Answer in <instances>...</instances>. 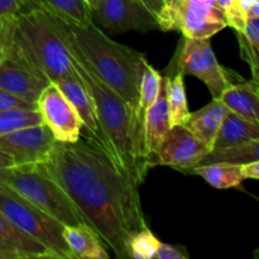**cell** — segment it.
<instances>
[{"mask_svg":"<svg viewBox=\"0 0 259 259\" xmlns=\"http://www.w3.org/2000/svg\"><path fill=\"white\" fill-rule=\"evenodd\" d=\"M38 168L60 185L85 224L115 257L129 259V240L148 229L139 185L114 162L101 144L90 139L56 142Z\"/></svg>","mask_w":259,"mask_h":259,"instance_id":"6da1fadb","label":"cell"},{"mask_svg":"<svg viewBox=\"0 0 259 259\" xmlns=\"http://www.w3.org/2000/svg\"><path fill=\"white\" fill-rule=\"evenodd\" d=\"M46 14L71 56L136 109L146 56L111 39L94 20L80 24Z\"/></svg>","mask_w":259,"mask_h":259,"instance_id":"7a4b0ae2","label":"cell"},{"mask_svg":"<svg viewBox=\"0 0 259 259\" xmlns=\"http://www.w3.org/2000/svg\"><path fill=\"white\" fill-rule=\"evenodd\" d=\"M9 58L48 83L75 72L70 51L39 8L30 7L14 17Z\"/></svg>","mask_w":259,"mask_h":259,"instance_id":"3957f363","label":"cell"},{"mask_svg":"<svg viewBox=\"0 0 259 259\" xmlns=\"http://www.w3.org/2000/svg\"><path fill=\"white\" fill-rule=\"evenodd\" d=\"M72 63L93 98L100 126L101 144L114 162L141 185L144 177L139 171L134 143V109L73 57Z\"/></svg>","mask_w":259,"mask_h":259,"instance_id":"277c9868","label":"cell"},{"mask_svg":"<svg viewBox=\"0 0 259 259\" xmlns=\"http://www.w3.org/2000/svg\"><path fill=\"white\" fill-rule=\"evenodd\" d=\"M0 185L10 187L65 227L86 225L60 185L40 171L37 164H22L0 169Z\"/></svg>","mask_w":259,"mask_h":259,"instance_id":"5b68a950","label":"cell"},{"mask_svg":"<svg viewBox=\"0 0 259 259\" xmlns=\"http://www.w3.org/2000/svg\"><path fill=\"white\" fill-rule=\"evenodd\" d=\"M0 211L19 229L46 245L57 259H73L63 238L65 225L4 185H0Z\"/></svg>","mask_w":259,"mask_h":259,"instance_id":"8992f818","label":"cell"},{"mask_svg":"<svg viewBox=\"0 0 259 259\" xmlns=\"http://www.w3.org/2000/svg\"><path fill=\"white\" fill-rule=\"evenodd\" d=\"M157 23L161 30H180L185 38H211L228 27L215 0H167Z\"/></svg>","mask_w":259,"mask_h":259,"instance_id":"52a82bcc","label":"cell"},{"mask_svg":"<svg viewBox=\"0 0 259 259\" xmlns=\"http://www.w3.org/2000/svg\"><path fill=\"white\" fill-rule=\"evenodd\" d=\"M177 67L184 73L201 80L209 89L212 99H219L223 91L233 83L229 71L218 61L210 38H185Z\"/></svg>","mask_w":259,"mask_h":259,"instance_id":"ba28073f","label":"cell"},{"mask_svg":"<svg viewBox=\"0 0 259 259\" xmlns=\"http://www.w3.org/2000/svg\"><path fill=\"white\" fill-rule=\"evenodd\" d=\"M35 109L56 142L73 143L81 138L82 120L56 83H48L43 89L35 101Z\"/></svg>","mask_w":259,"mask_h":259,"instance_id":"9c48e42d","label":"cell"},{"mask_svg":"<svg viewBox=\"0 0 259 259\" xmlns=\"http://www.w3.org/2000/svg\"><path fill=\"white\" fill-rule=\"evenodd\" d=\"M93 20L114 33L159 29L156 18L137 0H96Z\"/></svg>","mask_w":259,"mask_h":259,"instance_id":"30bf717a","label":"cell"},{"mask_svg":"<svg viewBox=\"0 0 259 259\" xmlns=\"http://www.w3.org/2000/svg\"><path fill=\"white\" fill-rule=\"evenodd\" d=\"M210 152V147L200 141L185 125H174L167 131L158 147L154 166H169L191 172Z\"/></svg>","mask_w":259,"mask_h":259,"instance_id":"8fae6325","label":"cell"},{"mask_svg":"<svg viewBox=\"0 0 259 259\" xmlns=\"http://www.w3.org/2000/svg\"><path fill=\"white\" fill-rule=\"evenodd\" d=\"M56 143L45 124L25 126L0 136V151L12 157L14 166L46 161Z\"/></svg>","mask_w":259,"mask_h":259,"instance_id":"7c38bea8","label":"cell"},{"mask_svg":"<svg viewBox=\"0 0 259 259\" xmlns=\"http://www.w3.org/2000/svg\"><path fill=\"white\" fill-rule=\"evenodd\" d=\"M162 81H163V77H162L161 72L157 71L147 61L144 63L141 82H139L138 104L134 109V143H136L139 171L143 177H146L147 171L149 168L146 153H144V120H146L148 109L153 105L156 99L158 98Z\"/></svg>","mask_w":259,"mask_h":259,"instance_id":"4fadbf2b","label":"cell"},{"mask_svg":"<svg viewBox=\"0 0 259 259\" xmlns=\"http://www.w3.org/2000/svg\"><path fill=\"white\" fill-rule=\"evenodd\" d=\"M56 85L58 86V89L62 91L63 95L72 104L73 108L80 115L81 120H82L81 133L85 134V138L101 144L100 126H99L98 116H96L95 105H94L93 98L86 89L85 83L81 80L77 71L75 70L72 75H68L58 80Z\"/></svg>","mask_w":259,"mask_h":259,"instance_id":"5bb4252c","label":"cell"},{"mask_svg":"<svg viewBox=\"0 0 259 259\" xmlns=\"http://www.w3.org/2000/svg\"><path fill=\"white\" fill-rule=\"evenodd\" d=\"M56 258L46 245L13 224L0 211V259Z\"/></svg>","mask_w":259,"mask_h":259,"instance_id":"9a60e30c","label":"cell"},{"mask_svg":"<svg viewBox=\"0 0 259 259\" xmlns=\"http://www.w3.org/2000/svg\"><path fill=\"white\" fill-rule=\"evenodd\" d=\"M47 85V81L13 58L8 57L0 63V89L32 105H35L38 96Z\"/></svg>","mask_w":259,"mask_h":259,"instance_id":"2e32d148","label":"cell"},{"mask_svg":"<svg viewBox=\"0 0 259 259\" xmlns=\"http://www.w3.org/2000/svg\"><path fill=\"white\" fill-rule=\"evenodd\" d=\"M169 128L171 124H169L168 104H167L164 82L162 81L158 98L148 109L144 120V153H146L148 167L154 166V157L164 134Z\"/></svg>","mask_w":259,"mask_h":259,"instance_id":"e0dca14e","label":"cell"},{"mask_svg":"<svg viewBox=\"0 0 259 259\" xmlns=\"http://www.w3.org/2000/svg\"><path fill=\"white\" fill-rule=\"evenodd\" d=\"M219 100L229 111L259 125L258 81L240 80V82H233L223 91Z\"/></svg>","mask_w":259,"mask_h":259,"instance_id":"ac0fdd59","label":"cell"},{"mask_svg":"<svg viewBox=\"0 0 259 259\" xmlns=\"http://www.w3.org/2000/svg\"><path fill=\"white\" fill-rule=\"evenodd\" d=\"M228 113H229V109L219 99H212L211 103H209L202 109L195 113H190L185 126L200 141L207 144L211 151L215 137Z\"/></svg>","mask_w":259,"mask_h":259,"instance_id":"d6986e66","label":"cell"},{"mask_svg":"<svg viewBox=\"0 0 259 259\" xmlns=\"http://www.w3.org/2000/svg\"><path fill=\"white\" fill-rule=\"evenodd\" d=\"M63 238L73 259H109L104 243L86 225L65 227Z\"/></svg>","mask_w":259,"mask_h":259,"instance_id":"ffe728a7","label":"cell"},{"mask_svg":"<svg viewBox=\"0 0 259 259\" xmlns=\"http://www.w3.org/2000/svg\"><path fill=\"white\" fill-rule=\"evenodd\" d=\"M254 139H259L258 124L252 123L243 116L229 111L220 125L211 149L239 146Z\"/></svg>","mask_w":259,"mask_h":259,"instance_id":"44dd1931","label":"cell"},{"mask_svg":"<svg viewBox=\"0 0 259 259\" xmlns=\"http://www.w3.org/2000/svg\"><path fill=\"white\" fill-rule=\"evenodd\" d=\"M184 75L185 73L177 67L175 76H166V77H163L171 126L185 125V123H186L190 116L186 90H185Z\"/></svg>","mask_w":259,"mask_h":259,"instance_id":"7402d4cb","label":"cell"},{"mask_svg":"<svg viewBox=\"0 0 259 259\" xmlns=\"http://www.w3.org/2000/svg\"><path fill=\"white\" fill-rule=\"evenodd\" d=\"M192 174L201 176L214 189L227 190L238 187L244 181L242 175V164L232 163H210L195 167Z\"/></svg>","mask_w":259,"mask_h":259,"instance_id":"603a6c76","label":"cell"},{"mask_svg":"<svg viewBox=\"0 0 259 259\" xmlns=\"http://www.w3.org/2000/svg\"><path fill=\"white\" fill-rule=\"evenodd\" d=\"M28 3L29 7L39 8L71 22L80 24L93 22V13L85 0H28Z\"/></svg>","mask_w":259,"mask_h":259,"instance_id":"cb8c5ba5","label":"cell"},{"mask_svg":"<svg viewBox=\"0 0 259 259\" xmlns=\"http://www.w3.org/2000/svg\"><path fill=\"white\" fill-rule=\"evenodd\" d=\"M259 161V139L239 144V146L227 147V148L211 149L196 167L210 163H232L244 164L249 162Z\"/></svg>","mask_w":259,"mask_h":259,"instance_id":"d4e9b609","label":"cell"},{"mask_svg":"<svg viewBox=\"0 0 259 259\" xmlns=\"http://www.w3.org/2000/svg\"><path fill=\"white\" fill-rule=\"evenodd\" d=\"M38 124L43 123L37 109L13 108L0 111V136Z\"/></svg>","mask_w":259,"mask_h":259,"instance_id":"484cf974","label":"cell"},{"mask_svg":"<svg viewBox=\"0 0 259 259\" xmlns=\"http://www.w3.org/2000/svg\"><path fill=\"white\" fill-rule=\"evenodd\" d=\"M159 242L153 233L148 229L136 233L129 240V253L134 259H154Z\"/></svg>","mask_w":259,"mask_h":259,"instance_id":"4316f807","label":"cell"},{"mask_svg":"<svg viewBox=\"0 0 259 259\" xmlns=\"http://www.w3.org/2000/svg\"><path fill=\"white\" fill-rule=\"evenodd\" d=\"M238 40H239V47H240V56L243 60L249 65L252 68L253 72V80L258 81V57H259V50L254 48L252 43L248 40L243 32H237Z\"/></svg>","mask_w":259,"mask_h":259,"instance_id":"83f0119b","label":"cell"},{"mask_svg":"<svg viewBox=\"0 0 259 259\" xmlns=\"http://www.w3.org/2000/svg\"><path fill=\"white\" fill-rule=\"evenodd\" d=\"M14 17H0V63L9 57Z\"/></svg>","mask_w":259,"mask_h":259,"instance_id":"f1b7e54d","label":"cell"},{"mask_svg":"<svg viewBox=\"0 0 259 259\" xmlns=\"http://www.w3.org/2000/svg\"><path fill=\"white\" fill-rule=\"evenodd\" d=\"M189 253L186 252L184 247H177V245L163 244L161 243L157 249L154 259H187Z\"/></svg>","mask_w":259,"mask_h":259,"instance_id":"f546056e","label":"cell"},{"mask_svg":"<svg viewBox=\"0 0 259 259\" xmlns=\"http://www.w3.org/2000/svg\"><path fill=\"white\" fill-rule=\"evenodd\" d=\"M28 8V0H0V17H15Z\"/></svg>","mask_w":259,"mask_h":259,"instance_id":"4dcf8cb0","label":"cell"},{"mask_svg":"<svg viewBox=\"0 0 259 259\" xmlns=\"http://www.w3.org/2000/svg\"><path fill=\"white\" fill-rule=\"evenodd\" d=\"M13 108L35 109V105H32V104L27 103V101L18 98V96L7 93V91L0 89V111L7 110V109H13Z\"/></svg>","mask_w":259,"mask_h":259,"instance_id":"1f68e13d","label":"cell"},{"mask_svg":"<svg viewBox=\"0 0 259 259\" xmlns=\"http://www.w3.org/2000/svg\"><path fill=\"white\" fill-rule=\"evenodd\" d=\"M137 2H138L147 12L151 13L157 20V18L159 17L161 12L163 10L167 0H137Z\"/></svg>","mask_w":259,"mask_h":259,"instance_id":"d6a6232c","label":"cell"},{"mask_svg":"<svg viewBox=\"0 0 259 259\" xmlns=\"http://www.w3.org/2000/svg\"><path fill=\"white\" fill-rule=\"evenodd\" d=\"M242 175L245 179L258 180L259 179V161L249 162L242 164Z\"/></svg>","mask_w":259,"mask_h":259,"instance_id":"836d02e7","label":"cell"},{"mask_svg":"<svg viewBox=\"0 0 259 259\" xmlns=\"http://www.w3.org/2000/svg\"><path fill=\"white\" fill-rule=\"evenodd\" d=\"M245 18L247 19H254V18H259V0H255L252 4V7L248 9L245 13Z\"/></svg>","mask_w":259,"mask_h":259,"instance_id":"e575fe53","label":"cell"},{"mask_svg":"<svg viewBox=\"0 0 259 259\" xmlns=\"http://www.w3.org/2000/svg\"><path fill=\"white\" fill-rule=\"evenodd\" d=\"M14 166V161L12 159V157L8 156L7 153L0 151V169L7 168V167Z\"/></svg>","mask_w":259,"mask_h":259,"instance_id":"d590c367","label":"cell"},{"mask_svg":"<svg viewBox=\"0 0 259 259\" xmlns=\"http://www.w3.org/2000/svg\"><path fill=\"white\" fill-rule=\"evenodd\" d=\"M215 2H217L218 7H219L223 12L227 13V10L232 7V4L234 0H215Z\"/></svg>","mask_w":259,"mask_h":259,"instance_id":"8d00e7d4","label":"cell"},{"mask_svg":"<svg viewBox=\"0 0 259 259\" xmlns=\"http://www.w3.org/2000/svg\"><path fill=\"white\" fill-rule=\"evenodd\" d=\"M85 2H86V4L89 5V8L91 9V13H93L94 8H95V5H96V0H85Z\"/></svg>","mask_w":259,"mask_h":259,"instance_id":"74e56055","label":"cell"}]
</instances>
